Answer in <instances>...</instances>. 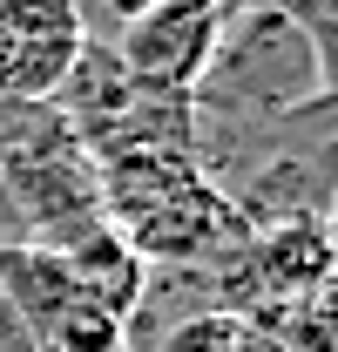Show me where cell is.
Returning a JSON list of instances; mask_svg holds the SVG:
<instances>
[{
    "label": "cell",
    "mask_w": 338,
    "mask_h": 352,
    "mask_svg": "<svg viewBox=\"0 0 338 352\" xmlns=\"http://www.w3.org/2000/svg\"><path fill=\"white\" fill-rule=\"evenodd\" d=\"M88 47L68 0H0V102H54Z\"/></svg>",
    "instance_id": "3"
},
{
    "label": "cell",
    "mask_w": 338,
    "mask_h": 352,
    "mask_svg": "<svg viewBox=\"0 0 338 352\" xmlns=\"http://www.w3.org/2000/svg\"><path fill=\"white\" fill-rule=\"evenodd\" d=\"M237 352H291L278 332H257V325H244V339H237Z\"/></svg>",
    "instance_id": "8"
},
{
    "label": "cell",
    "mask_w": 338,
    "mask_h": 352,
    "mask_svg": "<svg viewBox=\"0 0 338 352\" xmlns=\"http://www.w3.org/2000/svg\"><path fill=\"white\" fill-rule=\"evenodd\" d=\"M237 339H244V318H230V311H190V318L163 325L142 352H237Z\"/></svg>",
    "instance_id": "5"
},
{
    "label": "cell",
    "mask_w": 338,
    "mask_h": 352,
    "mask_svg": "<svg viewBox=\"0 0 338 352\" xmlns=\"http://www.w3.org/2000/svg\"><path fill=\"white\" fill-rule=\"evenodd\" d=\"M332 68L311 54L278 7H251V14H223L216 54L203 82L190 95L196 122H244V129H278L304 109L332 102Z\"/></svg>",
    "instance_id": "1"
},
{
    "label": "cell",
    "mask_w": 338,
    "mask_h": 352,
    "mask_svg": "<svg viewBox=\"0 0 338 352\" xmlns=\"http://www.w3.org/2000/svg\"><path fill=\"white\" fill-rule=\"evenodd\" d=\"M244 264H251L257 292H264V311L291 305V298H318L325 278H332V223L325 217L271 223V230H257L251 244H244Z\"/></svg>",
    "instance_id": "4"
},
{
    "label": "cell",
    "mask_w": 338,
    "mask_h": 352,
    "mask_svg": "<svg viewBox=\"0 0 338 352\" xmlns=\"http://www.w3.org/2000/svg\"><path fill=\"white\" fill-rule=\"evenodd\" d=\"M278 14L291 21L297 34L311 41V54H318V61L338 75V0H284Z\"/></svg>",
    "instance_id": "6"
},
{
    "label": "cell",
    "mask_w": 338,
    "mask_h": 352,
    "mask_svg": "<svg viewBox=\"0 0 338 352\" xmlns=\"http://www.w3.org/2000/svg\"><path fill=\"white\" fill-rule=\"evenodd\" d=\"M0 352H41V346H34V332L21 325V311L7 305V298H0Z\"/></svg>",
    "instance_id": "7"
},
{
    "label": "cell",
    "mask_w": 338,
    "mask_h": 352,
    "mask_svg": "<svg viewBox=\"0 0 338 352\" xmlns=\"http://www.w3.org/2000/svg\"><path fill=\"white\" fill-rule=\"evenodd\" d=\"M216 34H223L216 0H149L109 47L142 95H196L216 54Z\"/></svg>",
    "instance_id": "2"
}]
</instances>
